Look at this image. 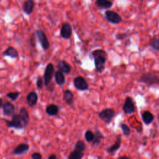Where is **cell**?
Segmentation results:
<instances>
[{
    "instance_id": "obj_20",
    "label": "cell",
    "mask_w": 159,
    "mask_h": 159,
    "mask_svg": "<svg viewBox=\"0 0 159 159\" xmlns=\"http://www.w3.org/2000/svg\"><path fill=\"white\" fill-rule=\"evenodd\" d=\"M63 99L65 101L67 105H72L74 102V94L72 91L69 89H66L63 93Z\"/></svg>"
},
{
    "instance_id": "obj_31",
    "label": "cell",
    "mask_w": 159,
    "mask_h": 159,
    "mask_svg": "<svg viewBox=\"0 0 159 159\" xmlns=\"http://www.w3.org/2000/svg\"><path fill=\"white\" fill-rule=\"evenodd\" d=\"M129 36V34L127 32H120L116 34V39L119 40H123Z\"/></svg>"
},
{
    "instance_id": "obj_18",
    "label": "cell",
    "mask_w": 159,
    "mask_h": 159,
    "mask_svg": "<svg viewBox=\"0 0 159 159\" xmlns=\"http://www.w3.org/2000/svg\"><path fill=\"white\" fill-rule=\"evenodd\" d=\"M2 55L4 57H9L12 58H16L19 57V52L15 48L12 46H9L6 48Z\"/></svg>"
},
{
    "instance_id": "obj_10",
    "label": "cell",
    "mask_w": 159,
    "mask_h": 159,
    "mask_svg": "<svg viewBox=\"0 0 159 159\" xmlns=\"http://www.w3.org/2000/svg\"><path fill=\"white\" fill-rule=\"evenodd\" d=\"M122 144V138L120 135H117L116 137V140L114 144L109 146L106 148V152L109 155H114L115 153L120 149Z\"/></svg>"
},
{
    "instance_id": "obj_34",
    "label": "cell",
    "mask_w": 159,
    "mask_h": 159,
    "mask_svg": "<svg viewBox=\"0 0 159 159\" xmlns=\"http://www.w3.org/2000/svg\"><path fill=\"white\" fill-rule=\"evenodd\" d=\"M57 158V157L55 155V154H51L50 155H49L48 157V159H56Z\"/></svg>"
},
{
    "instance_id": "obj_3",
    "label": "cell",
    "mask_w": 159,
    "mask_h": 159,
    "mask_svg": "<svg viewBox=\"0 0 159 159\" xmlns=\"http://www.w3.org/2000/svg\"><path fill=\"white\" fill-rule=\"evenodd\" d=\"M7 127L10 128H14L16 129H22L25 127L24 121L19 114H14L12 116L11 120L4 119Z\"/></svg>"
},
{
    "instance_id": "obj_4",
    "label": "cell",
    "mask_w": 159,
    "mask_h": 159,
    "mask_svg": "<svg viewBox=\"0 0 159 159\" xmlns=\"http://www.w3.org/2000/svg\"><path fill=\"white\" fill-rule=\"evenodd\" d=\"M116 116V111L112 108H105L98 114V117L106 124H109Z\"/></svg>"
},
{
    "instance_id": "obj_5",
    "label": "cell",
    "mask_w": 159,
    "mask_h": 159,
    "mask_svg": "<svg viewBox=\"0 0 159 159\" xmlns=\"http://www.w3.org/2000/svg\"><path fill=\"white\" fill-rule=\"evenodd\" d=\"M104 16L107 21L112 24H119L122 21V18L120 15L114 11H106L104 12Z\"/></svg>"
},
{
    "instance_id": "obj_16",
    "label": "cell",
    "mask_w": 159,
    "mask_h": 159,
    "mask_svg": "<svg viewBox=\"0 0 159 159\" xmlns=\"http://www.w3.org/2000/svg\"><path fill=\"white\" fill-rule=\"evenodd\" d=\"M95 5L100 9H109L112 6L113 2L111 0H96Z\"/></svg>"
},
{
    "instance_id": "obj_14",
    "label": "cell",
    "mask_w": 159,
    "mask_h": 159,
    "mask_svg": "<svg viewBox=\"0 0 159 159\" xmlns=\"http://www.w3.org/2000/svg\"><path fill=\"white\" fill-rule=\"evenodd\" d=\"M29 150V145L25 143H21L17 145L13 150L12 153L14 155H20L27 153Z\"/></svg>"
},
{
    "instance_id": "obj_37",
    "label": "cell",
    "mask_w": 159,
    "mask_h": 159,
    "mask_svg": "<svg viewBox=\"0 0 159 159\" xmlns=\"http://www.w3.org/2000/svg\"><path fill=\"white\" fill-rule=\"evenodd\" d=\"M158 120H159V115H158Z\"/></svg>"
},
{
    "instance_id": "obj_28",
    "label": "cell",
    "mask_w": 159,
    "mask_h": 159,
    "mask_svg": "<svg viewBox=\"0 0 159 159\" xmlns=\"http://www.w3.org/2000/svg\"><path fill=\"white\" fill-rule=\"evenodd\" d=\"M86 145L84 143V142L83 140H78L75 145V148L74 149H76L78 150H80L81 152H84L85 150H86Z\"/></svg>"
},
{
    "instance_id": "obj_9",
    "label": "cell",
    "mask_w": 159,
    "mask_h": 159,
    "mask_svg": "<svg viewBox=\"0 0 159 159\" xmlns=\"http://www.w3.org/2000/svg\"><path fill=\"white\" fill-rule=\"evenodd\" d=\"M54 66L52 63H49L45 67L43 73L44 85L48 86L52 82V77L54 75Z\"/></svg>"
},
{
    "instance_id": "obj_15",
    "label": "cell",
    "mask_w": 159,
    "mask_h": 159,
    "mask_svg": "<svg viewBox=\"0 0 159 159\" xmlns=\"http://www.w3.org/2000/svg\"><path fill=\"white\" fill-rule=\"evenodd\" d=\"M26 99L29 106L32 107L37 104L38 101V95L36 92L30 91L27 95Z\"/></svg>"
},
{
    "instance_id": "obj_29",
    "label": "cell",
    "mask_w": 159,
    "mask_h": 159,
    "mask_svg": "<svg viewBox=\"0 0 159 159\" xmlns=\"http://www.w3.org/2000/svg\"><path fill=\"white\" fill-rule=\"evenodd\" d=\"M94 138V132L91 130H87L84 133V139L88 142H92Z\"/></svg>"
},
{
    "instance_id": "obj_19",
    "label": "cell",
    "mask_w": 159,
    "mask_h": 159,
    "mask_svg": "<svg viewBox=\"0 0 159 159\" xmlns=\"http://www.w3.org/2000/svg\"><path fill=\"white\" fill-rule=\"evenodd\" d=\"M34 0H25L23 4V11L24 12L27 14L30 15L34 11Z\"/></svg>"
},
{
    "instance_id": "obj_11",
    "label": "cell",
    "mask_w": 159,
    "mask_h": 159,
    "mask_svg": "<svg viewBox=\"0 0 159 159\" xmlns=\"http://www.w3.org/2000/svg\"><path fill=\"white\" fill-rule=\"evenodd\" d=\"M60 37L63 39H69L72 35V27L68 22H63L60 31Z\"/></svg>"
},
{
    "instance_id": "obj_12",
    "label": "cell",
    "mask_w": 159,
    "mask_h": 159,
    "mask_svg": "<svg viewBox=\"0 0 159 159\" xmlns=\"http://www.w3.org/2000/svg\"><path fill=\"white\" fill-rule=\"evenodd\" d=\"M57 68L65 74H69L71 72V67L70 65L65 60H60L57 62Z\"/></svg>"
},
{
    "instance_id": "obj_7",
    "label": "cell",
    "mask_w": 159,
    "mask_h": 159,
    "mask_svg": "<svg viewBox=\"0 0 159 159\" xmlns=\"http://www.w3.org/2000/svg\"><path fill=\"white\" fill-rule=\"evenodd\" d=\"M35 35L43 49L44 50H48L50 48V45L44 32L40 29H37L35 30Z\"/></svg>"
},
{
    "instance_id": "obj_36",
    "label": "cell",
    "mask_w": 159,
    "mask_h": 159,
    "mask_svg": "<svg viewBox=\"0 0 159 159\" xmlns=\"http://www.w3.org/2000/svg\"><path fill=\"white\" fill-rule=\"evenodd\" d=\"M2 104H3V100L2 98H0V108L2 107Z\"/></svg>"
},
{
    "instance_id": "obj_33",
    "label": "cell",
    "mask_w": 159,
    "mask_h": 159,
    "mask_svg": "<svg viewBox=\"0 0 159 159\" xmlns=\"http://www.w3.org/2000/svg\"><path fill=\"white\" fill-rule=\"evenodd\" d=\"M32 159H41L42 158V155L39 152H35L31 155Z\"/></svg>"
},
{
    "instance_id": "obj_8",
    "label": "cell",
    "mask_w": 159,
    "mask_h": 159,
    "mask_svg": "<svg viewBox=\"0 0 159 159\" xmlns=\"http://www.w3.org/2000/svg\"><path fill=\"white\" fill-rule=\"evenodd\" d=\"M73 85L75 88L78 91H84L88 90L89 89V84L87 81L84 77L81 76H76L73 79Z\"/></svg>"
},
{
    "instance_id": "obj_22",
    "label": "cell",
    "mask_w": 159,
    "mask_h": 159,
    "mask_svg": "<svg viewBox=\"0 0 159 159\" xmlns=\"http://www.w3.org/2000/svg\"><path fill=\"white\" fill-rule=\"evenodd\" d=\"M45 112L48 116H56L58 114L59 112L58 106L54 104H50L46 107Z\"/></svg>"
},
{
    "instance_id": "obj_38",
    "label": "cell",
    "mask_w": 159,
    "mask_h": 159,
    "mask_svg": "<svg viewBox=\"0 0 159 159\" xmlns=\"http://www.w3.org/2000/svg\"><path fill=\"white\" fill-rule=\"evenodd\" d=\"M140 1H143V0H140Z\"/></svg>"
},
{
    "instance_id": "obj_32",
    "label": "cell",
    "mask_w": 159,
    "mask_h": 159,
    "mask_svg": "<svg viewBox=\"0 0 159 159\" xmlns=\"http://www.w3.org/2000/svg\"><path fill=\"white\" fill-rule=\"evenodd\" d=\"M44 84V81L43 80H42V77L40 76H39L37 78V81H36V86L37 88L39 89H41L43 88V86Z\"/></svg>"
},
{
    "instance_id": "obj_27",
    "label": "cell",
    "mask_w": 159,
    "mask_h": 159,
    "mask_svg": "<svg viewBox=\"0 0 159 159\" xmlns=\"http://www.w3.org/2000/svg\"><path fill=\"white\" fill-rule=\"evenodd\" d=\"M120 128L122 130V134L125 135V136H129L130 133H131V129L128 126L127 124H126L124 122H120Z\"/></svg>"
},
{
    "instance_id": "obj_1",
    "label": "cell",
    "mask_w": 159,
    "mask_h": 159,
    "mask_svg": "<svg viewBox=\"0 0 159 159\" xmlns=\"http://www.w3.org/2000/svg\"><path fill=\"white\" fill-rule=\"evenodd\" d=\"M92 57L94 60V66L98 73H102L106 68V63L107 59V52L101 48L95 49L91 52Z\"/></svg>"
},
{
    "instance_id": "obj_13",
    "label": "cell",
    "mask_w": 159,
    "mask_h": 159,
    "mask_svg": "<svg viewBox=\"0 0 159 159\" xmlns=\"http://www.w3.org/2000/svg\"><path fill=\"white\" fill-rule=\"evenodd\" d=\"M2 113L6 116H11L14 114L15 111V107L12 103L9 101L5 102L2 106Z\"/></svg>"
},
{
    "instance_id": "obj_2",
    "label": "cell",
    "mask_w": 159,
    "mask_h": 159,
    "mask_svg": "<svg viewBox=\"0 0 159 159\" xmlns=\"http://www.w3.org/2000/svg\"><path fill=\"white\" fill-rule=\"evenodd\" d=\"M138 81L150 87H159V76L156 75L154 72L150 71L142 74Z\"/></svg>"
},
{
    "instance_id": "obj_25",
    "label": "cell",
    "mask_w": 159,
    "mask_h": 159,
    "mask_svg": "<svg viewBox=\"0 0 159 159\" xmlns=\"http://www.w3.org/2000/svg\"><path fill=\"white\" fill-rule=\"evenodd\" d=\"M19 114H20L21 118L22 119V120L24 121L25 126L26 127L28 125L29 122V119H30V116H29V112L27 111L26 108L24 107H21L20 109V111H19Z\"/></svg>"
},
{
    "instance_id": "obj_23",
    "label": "cell",
    "mask_w": 159,
    "mask_h": 159,
    "mask_svg": "<svg viewBox=\"0 0 159 159\" xmlns=\"http://www.w3.org/2000/svg\"><path fill=\"white\" fill-rule=\"evenodd\" d=\"M55 81L58 86H63L65 83V77L64 73L60 70L57 71L55 74Z\"/></svg>"
},
{
    "instance_id": "obj_24",
    "label": "cell",
    "mask_w": 159,
    "mask_h": 159,
    "mask_svg": "<svg viewBox=\"0 0 159 159\" xmlns=\"http://www.w3.org/2000/svg\"><path fill=\"white\" fill-rule=\"evenodd\" d=\"M148 46L155 51L159 52V37H152L149 39Z\"/></svg>"
},
{
    "instance_id": "obj_35",
    "label": "cell",
    "mask_w": 159,
    "mask_h": 159,
    "mask_svg": "<svg viewBox=\"0 0 159 159\" xmlns=\"http://www.w3.org/2000/svg\"><path fill=\"white\" fill-rule=\"evenodd\" d=\"M118 158H119V159H122V158H124V159H129L130 158H129V157H127V156L124 155V156H120V157H119Z\"/></svg>"
},
{
    "instance_id": "obj_21",
    "label": "cell",
    "mask_w": 159,
    "mask_h": 159,
    "mask_svg": "<svg viewBox=\"0 0 159 159\" xmlns=\"http://www.w3.org/2000/svg\"><path fill=\"white\" fill-rule=\"evenodd\" d=\"M105 138L103 134L98 129H96L94 131V138L92 141L93 146H98L101 141Z\"/></svg>"
},
{
    "instance_id": "obj_26",
    "label": "cell",
    "mask_w": 159,
    "mask_h": 159,
    "mask_svg": "<svg viewBox=\"0 0 159 159\" xmlns=\"http://www.w3.org/2000/svg\"><path fill=\"white\" fill-rule=\"evenodd\" d=\"M84 157V152L74 149L68 156V159H81Z\"/></svg>"
},
{
    "instance_id": "obj_30",
    "label": "cell",
    "mask_w": 159,
    "mask_h": 159,
    "mask_svg": "<svg viewBox=\"0 0 159 159\" xmlns=\"http://www.w3.org/2000/svg\"><path fill=\"white\" fill-rule=\"evenodd\" d=\"M20 95V92L19 91H14V92H9L6 94V97L9 98L11 100L15 101L17 98Z\"/></svg>"
},
{
    "instance_id": "obj_6",
    "label": "cell",
    "mask_w": 159,
    "mask_h": 159,
    "mask_svg": "<svg viewBox=\"0 0 159 159\" xmlns=\"http://www.w3.org/2000/svg\"><path fill=\"white\" fill-rule=\"evenodd\" d=\"M122 111L125 114H132L135 112V104L132 97L127 96L125 98Z\"/></svg>"
},
{
    "instance_id": "obj_17",
    "label": "cell",
    "mask_w": 159,
    "mask_h": 159,
    "mask_svg": "<svg viewBox=\"0 0 159 159\" xmlns=\"http://www.w3.org/2000/svg\"><path fill=\"white\" fill-rule=\"evenodd\" d=\"M155 119L153 114L149 111H144L142 113V119L145 125H150Z\"/></svg>"
}]
</instances>
